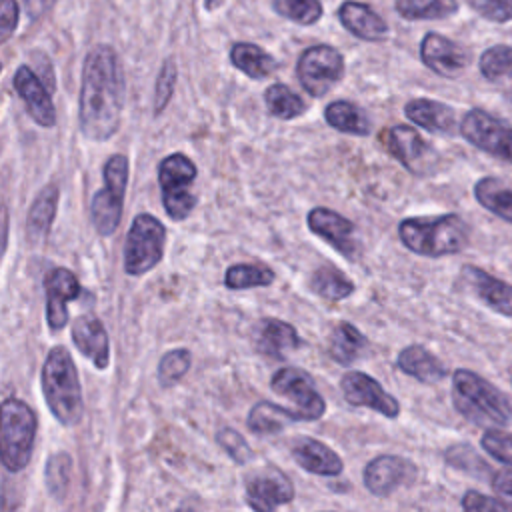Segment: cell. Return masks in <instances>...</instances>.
Wrapping results in <instances>:
<instances>
[{
    "mask_svg": "<svg viewBox=\"0 0 512 512\" xmlns=\"http://www.w3.org/2000/svg\"><path fill=\"white\" fill-rule=\"evenodd\" d=\"M124 94V72L116 50L96 44L84 58L78 96V120L86 138L108 140L120 128Z\"/></svg>",
    "mask_w": 512,
    "mask_h": 512,
    "instance_id": "6da1fadb",
    "label": "cell"
},
{
    "mask_svg": "<svg viewBox=\"0 0 512 512\" xmlns=\"http://www.w3.org/2000/svg\"><path fill=\"white\" fill-rule=\"evenodd\" d=\"M42 392L52 416L62 426H76L84 414L76 364L64 346H54L42 364Z\"/></svg>",
    "mask_w": 512,
    "mask_h": 512,
    "instance_id": "7a4b0ae2",
    "label": "cell"
},
{
    "mask_svg": "<svg viewBox=\"0 0 512 512\" xmlns=\"http://www.w3.org/2000/svg\"><path fill=\"white\" fill-rule=\"evenodd\" d=\"M398 236L414 254L440 258L462 252L470 240V228L458 214L414 216L398 224Z\"/></svg>",
    "mask_w": 512,
    "mask_h": 512,
    "instance_id": "3957f363",
    "label": "cell"
},
{
    "mask_svg": "<svg viewBox=\"0 0 512 512\" xmlns=\"http://www.w3.org/2000/svg\"><path fill=\"white\" fill-rule=\"evenodd\" d=\"M452 404L472 424L490 428L506 426L512 420V406L494 384L470 370L452 374Z\"/></svg>",
    "mask_w": 512,
    "mask_h": 512,
    "instance_id": "277c9868",
    "label": "cell"
},
{
    "mask_svg": "<svg viewBox=\"0 0 512 512\" xmlns=\"http://www.w3.org/2000/svg\"><path fill=\"white\" fill-rule=\"evenodd\" d=\"M36 428V414L24 400L6 398L0 402V462L8 472H20L28 466Z\"/></svg>",
    "mask_w": 512,
    "mask_h": 512,
    "instance_id": "5b68a950",
    "label": "cell"
},
{
    "mask_svg": "<svg viewBox=\"0 0 512 512\" xmlns=\"http://www.w3.org/2000/svg\"><path fill=\"white\" fill-rule=\"evenodd\" d=\"M126 184L128 158L124 154H114L104 164V188L94 194L90 204L92 226L100 236H110L116 232L122 218Z\"/></svg>",
    "mask_w": 512,
    "mask_h": 512,
    "instance_id": "8992f818",
    "label": "cell"
},
{
    "mask_svg": "<svg viewBox=\"0 0 512 512\" xmlns=\"http://www.w3.org/2000/svg\"><path fill=\"white\" fill-rule=\"evenodd\" d=\"M196 174V164L182 152H174L158 164L162 204L172 220H184L194 210L196 196L190 186L196 180Z\"/></svg>",
    "mask_w": 512,
    "mask_h": 512,
    "instance_id": "52a82bcc",
    "label": "cell"
},
{
    "mask_svg": "<svg viewBox=\"0 0 512 512\" xmlns=\"http://www.w3.org/2000/svg\"><path fill=\"white\" fill-rule=\"evenodd\" d=\"M166 228L152 214H138L124 244V270L130 276H142L150 272L164 254Z\"/></svg>",
    "mask_w": 512,
    "mask_h": 512,
    "instance_id": "ba28073f",
    "label": "cell"
},
{
    "mask_svg": "<svg viewBox=\"0 0 512 512\" xmlns=\"http://www.w3.org/2000/svg\"><path fill=\"white\" fill-rule=\"evenodd\" d=\"M296 76L310 96L320 98L344 76V58L330 44H314L300 54Z\"/></svg>",
    "mask_w": 512,
    "mask_h": 512,
    "instance_id": "9c48e42d",
    "label": "cell"
},
{
    "mask_svg": "<svg viewBox=\"0 0 512 512\" xmlns=\"http://www.w3.org/2000/svg\"><path fill=\"white\" fill-rule=\"evenodd\" d=\"M460 134L472 146L512 164V128L492 114L472 108L460 122Z\"/></svg>",
    "mask_w": 512,
    "mask_h": 512,
    "instance_id": "30bf717a",
    "label": "cell"
},
{
    "mask_svg": "<svg viewBox=\"0 0 512 512\" xmlns=\"http://www.w3.org/2000/svg\"><path fill=\"white\" fill-rule=\"evenodd\" d=\"M272 390L278 396L288 398L294 404L298 420H318L326 412V402L314 388V380L302 368H280L270 380Z\"/></svg>",
    "mask_w": 512,
    "mask_h": 512,
    "instance_id": "8fae6325",
    "label": "cell"
},
{
    "mask_svg": "<svg viewBox=\"0 0 512 512\" xmlns=\"http://www.w3.org/2000/svg\"><path fill=\"white\" fill-rule=\"evenodd\" d=\"M386 150L412 174L424 176L436 166L432 146L410 126H392L382 134Z\"/></svg>",
    "mask_w": 512,
    "mask_h": 512,
    "instance_id": "7c38bea8",
    "label": "cell"
},
{
    "mask_svg": "<svg viewBox=\"0 0 512 512\" xmlns=\"http://www.w3.org/2000/svg\"><path fill=\"white\" fill-rule=\"evenodd\" d=\"M294 498L288 476L276 468L256 470L246 478V502L254 512H276L278 506Z\"/></svg>",
    "mask_w": 512,
    "mask_h": 512,
    "instance_id": "4fadbf2b",
    "label": "cell"
},
{
    "mask_svg": "<svg viewBox=\"0 0 512 512\" xmlns=\"http://www.w3.org/2000/svg\"><path fill=\"white\" fill-rule=\"evenodd\" d=\"M340 390L352 406H364V408L376 410L386 418H396L400 412L398 400L392 394H388L378 380H374L364 372H358V370L346 372L340 378Z\"/></svg>",
    "mask_w": 512,
    "mask_h": 512,
    "instance_id": "5bb4252c",
    "label": "cell"
},
{
    "mask_svg": "<svg viewBox=\"0 0 512 512\" xmlns=\"http://www.w3.org/2000/svg\"><path fill=\"white\" fill-rule=\"evenodd\" d=\"M420 60L434 74L456 78L468 68L470 52L438 32H428L420 42Z\"/></svg>",
    "mask_w": 512,
    "mask_h": 512,
    "instance_id": "9a60e30c",
    "label": "cell"
},
{
    "mask_svg": "<svg viewBox=\"0 0 512 512\" xmlns=\"http://www.w3.org/2000/svg\"><path fill=\"white\" fill-rule=\"evenodd\" d=\"M416 476V466L394 454H380L372 458L364 468V486L374 496H388Z\"/></svg>",
    "mask_w": 512,
    "mask_h": 512,
    "instance_id": "2e32d148",
    "label": "cell"
},
{
    "mask_svg": "<svg viewBox=\"0 0 512 512\" xmlns=\"http://www.w3.org/2000/svg\"><path fill=\"white\" fill-rule=\"evenodd\" d=\"M46 320L52 330H60L68 322V302L80 296L78 278L68 268H54L46 274Z\"/></svg>",
    "mask_w": 512,
    "mask_h": 512,
    "instance_id": "e0dca14e",
    "label": "cell"
},
{
    "mask_svg": "<svg viewBox=\"0 0 512 512\" xmlns=\"http://www.w3.org/2000/svg\"><path fill=\"white\" fill-rule=\"evenodd\" d=\"M14 90L24 100L32 120L44 128L56 124V108L52 104L50 92L30 66H20L14 74Z\"/></svg>",
    "mask_w": 512,
    "mask_h": 512,
    "instance_id": "ac0fdd59",
    "label": "cell"
},
{
    "mask_svg": "<svg viewBox=\"0 0 512 512\" xmlns=\"http://www.w3.org/2000/svg\"><path fill=\"white\" fill-rule=\"evenodd\" d=\"M308 228L320 236L322 240H326L328 244H332L342 256L346 258H354L356 252V240H354V224L340 216L338 212L330 210V208H312L308 212Z\"/></svg>",
    "mask_w": 512,
    "mask_h": 512,
    "instance_id": "d6986e66",
    "label": "cell"
},
{
    "mask_svg": "<svg viewBox=\"0 0 512 512\" xmlns=\"http://www.w3.org/2000/svg\"><path fill=\"white\" fill-rule=\"evenodd\" d=\"M72 342L74 346L98 368L106 370L110 364V342L104 324L92 316L82 314L72 324Z\"/></svg>",
    "mask_w": 512,
    "mask_h": 512,
    "instance_id": "ffe728a7",
    "label": "cell"
},
{
    "mask_svg": "<svg viewBox=\"0 0 512 512\" xmlns=\"http://www.w3.org/2000/svg\"><path fill=\"white\" fill-rule=\"evenodd\" d=\"M462 278L488 308L502 316H512V284L472 264L462 268Z\"/></svg>",
    "mask_w": 512,
    "mask_h": 512,
    "instance_id": "44dd1931",
    "label": "cell"
},
{
    "mask_svg": "<svg viewBox=\"0 0 512 512\" xmlns=\"http://www.w3.org/2000/svg\"><path fill=\"white\" fill-rule=\"evenodd\" d=\"M290 454L306 472L318 476H338L342 472L340 456L316 438L296 436L290 442Z\"/></svg>",
    "mask_w": 512,
    "mask_h": 512,
    "instance_id": "7402d4cb",
    "label": "cell"
},
{
    "mask_svg": "<svg viewBox=\"0 0 512 512\" xmlns=\"http://www.w3.org/2000/svg\"><path fill=\"white\" fill-rule=\"evenodd\" d=\"M340 24L356 38L366 42H382L388 38V24L368 4L346 0L338 8Z\"/></svg>",
    "mask_w": 512,
    "mask_h": 512,
    "instance_id": "603a6c76",
    "label": "cell"
},
{
    "mask_svg": "<svg viewBox=\"0 0 512 512\" xmlns=\"http://www.w3.org/2000/svg\"><path fill=\"white\" fill-rule=\"evenodd\" d=\"M254 342H256V350L262 356L272 360H282L288 356V352L300 346V336L296 328L284 320L262 318L256 324Z\"/></svg>",
    "mask_w": 512,
    "mask_h": 512,
    "instance_id": "cb8c5ba5",
    "label": "cell"
},
{
    "mask_svg": "<svg viewBox=\"0 0 512 512\" xmlns=\"http://www.w3.org/2000/svg\"><path fill=\"white\" fill-rule=\"evenodd\" d=\"M404 114L414 124L422 126L428 132L454 134L456 130V114L454 110L438 100L430 98H414L404 106Z\"/></svg>",
    "mask_w": 512,
    "mask_h": 512,
    "instance_id": "d4e9b609",
    "label": "cell"
},
{
    "mask_svg": "<svg viewBox=\"0 0 512 512\" xmlns=\"http://www.w3.org/2000/svg\"><path fill=\"white\" fill-rule=\"evenodd\" d=\"M58 198L60 190L56 184H46L36 198L32 200V206L26 216V236L32 244H42L52 228L56 208H58Z\"/></svg>",
    "mask_w": 512,
    "mask_h": 512,
    "instance_id": "484cf974",
    "label": "cell"
},
{
    "mask_svg": "<svg viewBox=\"0 0 512 512\" xmlns=\"http://www.w3.org/2000/svg\"><path fill=\"white\" fill-rule=\"evenodd\" d=\"M396 364L404 374L416 378L422 384H436L438 380H442L446 376L444 364L430 350H426L420 344L406 346L398 354Z\"/></svg>",
    "mask_w": 512,
    "mask_h": 512,
    "instance_id": "4316f807",
    "label": "cell"
},
{
    "mask_svg": "<svg viewBox=\"0 0 512 512\" xmlns=\"http://www.w3.org/2000/svg\"><path fill=\"white\" fill-rule=\"evenodd\" d=\"M230 62L234 64V68H238L240 72H244L248 78H254V80H262L278 68V62L272 54H268L258 44H250V42L232 44Z\"/></svg>",
    "mask_w": 512,
    "mask_h": 512,
    "instance_id": "83f0119b",
    "label": "cell"
},
{
    "mask_svg": "<svg viewBox=\"0 0 512 512\" xmlns=\"http://www.w3.org/2000/svg\"><path fill=\"white\" fill-rule=\"evenodd\" d=\"M324 118L328 126L338 132L354 134V136H368L372 132V122L368 114L348 100H334L324 108Z\"/></svg>",
    "mask_w": 512,
    "mask_h": 512,
    "instance_id": "f1b7e54d",
    "label": "cell"
},
{
    "mask_svg": "<svg viewBox=\"0 0 512 512\" xmlns=\"http://www.w3.org/2000/svg\"><path fill=\"white\" fill-rule=\"evenodd\" d=\"M366 346H368L366 336L354 324L340 322L332 330L330 344H328V354L338 364L348 366L356 358H360V354L366 350Z\"/></svg>",
    "mask_w": 512,
    "mask_h": 512,
    "instance_id": "f546056e",
    "label": "cell"
},
{
    "mask_svg": "<svg viewBox=\"0 0 512 512\" xmlns=\"http://www.w3.org/2000/svg\"><path fill=\"white\" fill-rule=\"evenodd\" d=\"M292 422H298L296 412L284 408V406H276L268 400H260L252 406V410L248 412V428L254 434H276L280 430H284L286 426H290Z\"/></svg>",
    "mask_w": 512,
    "mask_h": 512,
    "instance_id": "4dcf8cb0",
    "label": "cell"
},
{
    "mask_svg": "<svg viewBox=\"0 0 512 512\" xmlns=\"http://www.w3.org/2000/svg\"><path fill=\"white\" fill-rule=\"evenodd\" d=\"M474 196L492 214L512 222V188L504 186L498 178H480L474 186Z\"/></svg>",
    "mask_w": 512,
    "mask_h": 512,
    "instance_id": "1f68e13d",
    "label": "cell"
},
{
    "mask_svg": "<svg viewBox=\"0 0 512 512\" xmlns=\"http://www.w3.org/2000/svg\"><path fill=\"white\" fill-rule=\"evenodd\" d=\"M310 288L314 294L326 300H342L354 292V282L336 266L322 264L314 270L310 278Z\"/></svg>",
    "mask_w": 512,
    "mask_h": 512,
    "instance_id": "d6a6232c",
    "label": "cell"
},
{
    "mask_svg": "<svg viewBox=\"0 0 512 512\" xmlns=\"http://www.w3.org/2000/svg\"><path fill=\"white\" fill-rule=\"evenodd\" d=\"M396 12L404 20H442L458 12L456 0H396Z\"/></svg>",
    "mask_w": 512,
    "mask_h": 512,
    "instance_id": "836d02e7",
    "label": "cell"
},
{
    "mask_svg": "<svg viewBox=\"0 0 512 512\" xmlns=\"http://www.w3.org/2000/svg\"><path fill=\"white\" fill-rule=\"evenodd\" d=\"M264 102L268 112L280 120H292L306 112V102L296 92H292L286 84H280V82L270 84L266 88Z\"/></svg>",
    "mask_w": 512,
    "mask_h": 512,
    "instance_id": "e575fe53",
    "label": "cell"
},
{
    "mask_svg": "<svg viewBox=\"0 0 512 512\" xmlns=\"http://www.w3.org/2000/svg\"><path fill=\"white\" fill-rule=\"evenodd\" d=\"M276 278L274 270L266 264H232L224 274V284L230 290H246L268 286Z\"/></svg>",
    "mask_w": 512,
    "mask_h": 512,
    "instance_id": "d590c367",
    "label": "cell"
},
{
    "mask_svg": "<svg viewBox=\"0 0 512 512\" xmlns=\"http://www.w3.org/2000/svg\"><path fill=\"white\" fill-rule=\"evenodd\" d=\"M478 68L482 76L492 82L512 80V46L496 44L484 50L478 60Z\"/></svg>",
    "mask_w": 512,
    "mask_h": 512,
    "instance_id": "8d00e7d4",
    "label": "cell"
},
{
    "mask_svg": "<svg viewBox=\"0 0 512 512\" xmlns=\"http://www.w3.org/2000/svg\"><path fill=\"white\" fill-rule=\"evenodd\" d=\"M274 10L296 24L310 26L322 18V2L320 0H272Z\"/></svg>",
    "mask_w": 512,
    "mask_h": 512,
    "instance_id": "74e56055",
    "label": "cell"
},
{
    "mask_svg": "<svg viewBox=\"0 0 512 512\" xmlns=\"http://www.w3.org/2000/svg\"><path fill=\"white\" fill-rule=\"evenodd\" d=\"M72 480V458L66 452H54L46 460V486L52 496H66Z\"/></svg>",
    "mask_w": 512,
    "mask_h": 512,
    "instance_id": "f35d334b",
    "label": "cell"
},
{
    "mask_svg": "<svg viewBox=\"0 0 512 512\" xmlns=\"http://www.w3.org/2000/svg\"><path fill=\"white\" fill-rule=\"evenodd\" d=\"M190 362H192V356L186 348H176V350H170L166 352L162 358H160V364H158V380L162 386H172L176 384L190 368Z\"/></svg>",
    "mask_w": 512,
    "mask_h": 512,
    "instance_id": "ab89813d",
    "label": "cell"
},
{
    "mask_svg": "<svg viewBox=\"0 0 512 512\" xmlns=\"http://www.w3.org/2000/svg\"><path fill=\"white\" fill-rule=\"evenodd\" d=\"M178 80V66L172 58H166L160 66L158 78H156V88H154V114L158 116L170 102L174 94V86Z\"/></svg>",
    "mask_w": 512,
    "mask_h": 512,
    "instance_id": "60d3db41",
    "label": "cell"
},
{
    "mask_svg": "<svg viewBox=\"0 0 512 512\" xmlns=\"http://www.w3.org/2000/svg\"><path fill=\"white\" fill-rule=\"evenodd\" d=\"M446 460L450 466L454 468H460L464 472H470V474H486L488 468L484 464V460L468 446V444H458V446H452L446 450Z\"/></svg>",
    "mask_w": 512,
    "mask_h": 512,
    "instance_id": "b9f144b4",
    "label": "cell"
},
{
    "mask_svg": "<svg viewBox=\"0 0 512 512\" xmlns=\"http://www.w3.org/2000/svg\"><path fill=\"white\" fill-rule=\"evenodd\" d=\"M482 448L498 462L512 466V434L500 430H486L480 440Z\"/></svg>",
    "mask_w": 512,
    "mask_h": 512,
    "instance_id": "7bdbcfd3",
    "label": "cell"
},
{
    "mask_svg": "<svg viewBox=\"0 0 512 512\" xmlns=\"http://www.w3.org/2000/svg\"><path fill=\"white\" fill-rule=\"evenodd\" d=\"M216 442L224 448V452L238 464H246L252 458V450L244 436L234 428H222L216 432Z\"/></svg>",
    "mask_w": 512,
    "mask_h": 512,
    "instance_id": "ee69618b",
    "label": "cell"
},
{
    "mask_svg": "<svg viewBox=\"0 0 512 512\" xmlns=\"http://www.w3.org/2000/svg\"><path fill=\"white\" fill-rule=\"evenodd\" d=\"M470 6L490 22H510L512 20V0H470Z\"/></svg>",
    "mask_w": 512,
    "mask_h": 512,
    "instance_id": "f6af8a7d",
    "label": "cell"
},
{
    "mask_svg": "<svg viewBox=\"0 0 512 512\" xmlns=\"http://www.w3.org/2000/svg\"><path fill=\"white\" fill-rule=\"evenodd\" d=\"M20 8L16 0H0V44L6 42L18 26Z\"/></svg>",
    "mask_w": 512,
    "mask_h": 512,
    "instance_id": "bcb514c9",
    "label": "cell"
},
{
    "mask_svg": "<svg viewBox=\"0 0 512 512\" xmlns=\"http://www.w3.org/2000/svg\"><path fill=\"white\" fill-rule=\"evenodd\" d=\"M462 510L464 512H506L498 500L484 496L478 490H468L462 498Z\"/></svg>",
    "mask_w": 512,
    "mask_h": 512,
    "instance_id": "7dc6e473",
    "label": "cell"
},
{
    "mask_svg": "<svg viewBox=\"0 0 512 512\" xmlns=\"http://www.w3.org/2000/svg\"><path fill=\"white\" fill-rule=\"evenodd\" d=\"M492 490L496 494L498 504L506 512H512V470L496 472L492 478Z\"/></svg>",
    "mask_w": 512,
    "mask_h": 512,
    "instance_id": "c3c4849f",
    "label": "cell"
},
{
    "mask_svg": "<svg viewBox=\"0 0 512 512\" xmlns=\"http://www.w3.org/2000/svg\"><path fill=\"white\" fill-rule=\"evenodd\" d=\"M54 2L56 0H24V6L30 18H40L54 6Z\"/></svg>",
    "mask_w": 512,
    "mask_h": 512,
    "instance_id": "681fc988",
    "label": "cell"
},
{
    "mask_svg": "<svg viewBox=\"0 0 512 512\" xmlns=\"http://www.w3.org/2000/svg\"><path fill=\"white\" fill-rule=\"evenodd\" d=\"M8 244V208L4 202H0V260L4 256Z\"/></svg>",
    "mask_w": 512,
    "mask_h": 512,
    "instance_id": "f907efd6",
    "label": "cell"
},
{
    "mask_svg": "<svg viewBox=\"0 0 512 512\" xmlns=\"http://www.w3.org/2000/svg\"><path fill=\"white\" fill-rule=\"evenodd\" d=\"M178 512H194V510H190V508H186V506H182V508H178Z\"/></svg>",
    "mask_w": 512,
    "mask_h": 512,
    "instance_id": "816d5d0a",
    "label": "cell"
},
{
    "mask_svg": "<svg viewBox=\"0 0 512 512\" xmlns=\"http://www.w3.org/2000/svg\"><path fill=\"white\" fill-rule=\"evenodd\" d=\"M0 70H2V64H0Z\"/></svg>",
    "mask_w": 512,
    "mask_h": 512,
    "instance_id": "f5cc1de1",
    "label": "cell"
}]
</instances>
